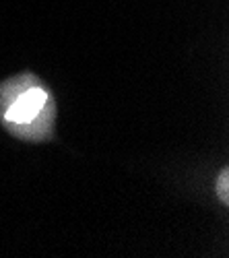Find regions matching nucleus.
<instances>
[{
  "label": "nucleus",
  "mask_w": 229,
  "mask_h": 258,
  "mask_svg": "<svg viewBox=\"0 0 229 258\" xmlns=\"http://www.w3.org/2000/svg\"><path fill=\"white\" fill-rule=\"evenodd\" d=\"M217 195L223 205H229V167H223L217 178Z\"/></svg>",
  "instance_id": "f03ea898"
},
{
  "label": "nucleus",
  "mask_w": 229,
  "mask_h": 258,
  "mask_svg": "<svg viewBox=\"0 0 229 258\" xmlns=\"http://www.w3.org/2000/svg\"><path fill=\"white\" fill-rule=\"evenodd\" d=\"M48 101H50L48 91L44 87L33 85V87L25 89L7 105L5 120L11 124H31L41 114V110L48 105Z\"/></svg>",
  "instance_id": "f257e3e1"
}]
</instances>
